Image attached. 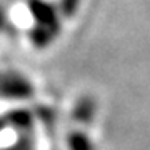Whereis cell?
<instances>
[{"mask_svg":"<svg viewBox=\"0 0 150 150\" xmlns=\"http://www.w3.org/2000/svg\"><path fill=\"white\" fill-rule=\"evenodd\" d=\"M4 23H5V18H4V13H2V10H0V28L4 27Z\"/></svg>","mask_w":150,"mask_h":150,"instance_id":"cell-1","label":"cell"}]
</instances>
